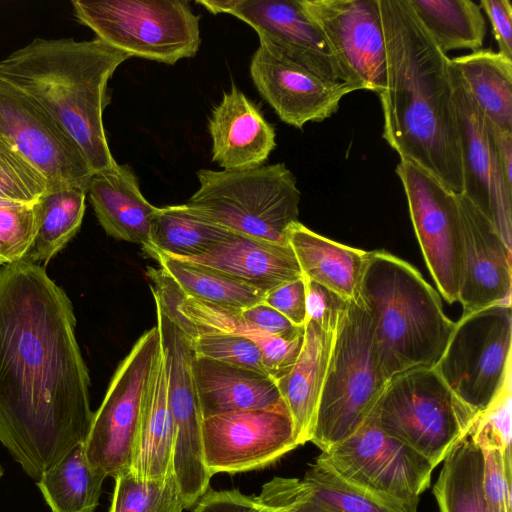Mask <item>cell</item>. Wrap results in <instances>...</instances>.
<instances>
[{
	"label": "cell",
	"mask_w": 512,
	"mask_h": 512,
	"mask_svg": "<svg viewBox=\"0 0 512 512\" xmlns=\"http://www.w3.org/2000/svg\"><path fill=\"white\" fill-rule=\"evenodd\" d=\"M239 315L246 323L272 336L293 339L304 335V326L294 325L278 311L263 302L239 310Z\"/></svg>",
	"instance_id": "46"
},
{
	"label": "cell",
	"mask_w": 512,
	"mask_h": 512,
	"mask_svg": "<svg viewBox=\"0 0 512 512\" xmlns=\"http://www.w3.org/2000/svg\"><path fill=\"white\" fill-rule=\"evenodd\" d=\"M433 494L440 512H490L483 488V455L467 434L443 460Z\"/></svg>",
	"instance_id": "32"
},
{
	"label": "cell",
	"mask_w": 512,
	"mask_h": 512,
	"mask_svg": "<svg viewBox=\"0 0 512 512\" xmlns=\"http://www.w3.org/2000/svg\"><path fill=\"white\" fill-rule=\"evenodd\" d=\"M303 279L306 289V320L314 321L328 333H336L351 300L307 277L303 276Z\"/></svg>",
	"instance_id": "43"
},
{
	"label": "cell",
	"mask_w": 512,
	"mask_h": 512,
	"mask_svg": "<svg viewBox=\"0 0 512 512\" xmlns=\"http://www.w3.org/2000/svg\"><path fill=\"white\" fill-rule=\"evenodd\" d=\"M160 268L187 296L231 310H242L263 301L265 293L227 275L182 258L150 250Z\"/></svg>",
	"instance_id": "34"
},
{
	"label": "cell",
	"mask_w": 512,
	"mask_h": 512,
	"mask_svg": "<svg viewBox=\"0 0 512 512\" xmlns=\"http://www.w3.org/2000/svg\"><path fill=\"white\" fill-rule=\"evenodd\" d=\"M109 512H183L181 491L174 474L142 480L131 472L115 478Z\"/></svg>",
	"instance_id": "37"
},
{
	"label": "cell",
	"mask_w": 512,
	"mask_h": 512,
	"mask_svg": "<svg viewBox=\"0 0 512 512\" xmlns=\"http://www.w3.org/2000/svg\"><path fill=\"white\" fill-rule=\"evenodd\" d=\"M512 376L506 378L503 386L489 403L477 413L468 435L478 447H492L503 451L511 459V417H512Z\"/></svg>",
	"instance_id": "39"
},
{
	"label": "cell",
	"mask_w": 512,
	"mask_h": 512,
	"mask_svg": "<svg viewBox=\"0 0 512 512\" xmlns=\"http://www.w3.org/2000/svg\"><path fill=\"white\" fill-rule=\"evenodd\" d=\"M2 475H3V468H2V466L0 464V479H1Z\"/></svg>",
	"instance_id": "50"
},
{
	"label": "cell",
	"mask_w": 512,
	"mask_h": 512,
	"mask_svg": "<svg viewBox=\"0 0 512 512\" xmlns=\"http://www.w3.org/2000/svg\"><path fill=\"white\" fill-rule=\"evenodd\" d=\"M487 14L499 53L512 59V5L509 0H481Z\"/></svg>",
	"instance_id": "47"
},
{
	"label": "cell",
	"mask_w": 512,
	"mask_h": 512,
	"mask_svg": "<svg viewBox=\"0 0 512 512\" xmlns=\"http://www.w3.org/2000/svg\"><path fill=\"white\" fill-rule=\"evenodd\" d=\"M374 411L383 431L409 445L434 468L468 434L477 415L433 367L392 377Z\"/></svg>",
	"instance_id": "7"
},
{
	"label": "cell",
	"mask_w": 512,
	"mask_h": 512,
	"mask_svg": "<svg viewBox=\"0 0 512 512\" xmlns=\"http://www.w3.org/2000/svg\"><path fill=\"white\" fill-rule=\"evenodd\" d=\"M511 348V305H492L463 314L433 368L463 403L479 413L512 372Z\"/></svg>",
	"instance_id": "10"
},
{
	"label": "cell",
	"mask_w": 512,
	"mask_h": 512,
	"mask_svg": "<svg viewBox=\"0 0 512 512\" xmlns=\"http://www.w3.org/2000/svg\"><path fill=\"white\" fill-rule=\"evenodd\" d=\"M130 56L98 38H36L0 60V79L29 95L75 140L92 171L118 163L103 125L108 81Z\"/></svg>",
	"instance_id": "3"
},
{
	"label": "cell",
	"mask_w": 512,
	"mask_h": 512,
	"mask_svg": "<svg viewBox=\"0 0 512 512\" xmlns=\"http://www.w3.org/2000/svg\"><path fill=\"white\" fill-rule=\"evenodd\" d=\"M298 2L351 82L380 95L387 84V64L379 0Z\"/></svg>",
	"instance_id": "16"
},
{
	"label": "cell",
	"mask_w": 512,
	"mask_h": 512,
	"mask_svg": "<svg viewBox=\"0 0 512 512\" xmlns=\"http://www.w3.org/2000/svg\"><path fill=\"white\" fill-rule=\"evenodd\" d=\"M461 144L463 191L512 249V190L506 185L488 121L449 66Z\"/></svg>",
	"instance_id": "17"
},
{
	"label": "cell",
	"mask_w": 512,
	"mask_h": 512,
	"mask_svg": "<svg viewBox=\"0 0 512 512\" xmlns=\"http://www.w3.org/2000/svg\"><path fill=\"white\" fill-rule=\"evenodd\" d=\"M75 327L69 297L42 265L0 268V442L35 481L91 428Z\"/></svg>",
	"instance_id": "1"
},
{
	"label": "cell",
	"mask_w": 512,
	"mask_h": 512,
	"mask_svg": "<svg viewBox=\"0 0 512 512\" xmlns=\"http://www.w3.org/2000/svg\"><path fill=\"white\" fill-rule=\"evenodd\" d=\"M87 194L95 215L106 232L116 240L149 244L152 221L158 207L142 195L138 179L128 165L95 172Z\"/></svg>",
	"instance_id": "24"
},
{
	"label": "cell",
	"mask_w": 512,
	"mask_h": 512,
	"mask_svg": "<svg viewBox=\"0 0 512 512\" xmlns=\"http://www.w3.org/2000/svg\"><path fill=\"white\" fill-rule=\"evenodd\" d=\"M213 14L228 13L252 27L259 40L336 83L353 84L332 54L323 34L306 16L298 0H201Z\"/></svg>",
	"instance_id": "18"
},
{
	"label": "cell",
	"mask_w": 512,
	"mask_h": 512,
	"mask_svg": "<svg viewBox=\"0 0 512 512\" xmlns=\"http://www.w3.org/2000/svg\"><path fill=\"white\" fill-rule=\"evenodd\" d=\"M301 351L292 368L275 380L291 415L298 445L312 438L335 333L306 320Z\"/></svg>",
	"instance_id": "26"
},
{
	"label": "cell",
	"mask_w": 512,
	"mask_h": 512,
	"mask_svg": "<svg viewBox=\"0 0 512 512\" xmlns=\"http://www.w3.org/2000/svg\"><path fill=\"white\" fill-rule=\"evenodd\" d=\"M86 194L82 189H58L37 201L38 230L24 259L47 264L67 245L81 227Z\"/></svg>",
	"instance_id": "36"
},
{
	"label": "cell",
	"mask_w": 512,
	"mask_h": 512,
	"mask_svg": "<svg viewBox=\"0 0 512 512\" xmlns=\"http://www.w3.org/2000/svg\"><path fill=\"white\" fill-rule=\"evenodd\" d=\"M488 125L504 181L512 190V131L500 129L489 121Z\"/></svg>",
	"instance_id": "48"
},
{
	"label": "cell",
	"mask_w": 512,
	"mask_h": 512,
	"mask_svg": "<svg viewBox=\"0 0 512 512\" xmlns=\"http://www.w3.org/2000/svg\"><path fill=\"white\" fill-rule=\"evenodd\" d=\"M182 259L216 270L265 294L302 277L289 244L236 233L199 256Z\"/></svg>",
	"instance_id": "23"
},
{
	"label": "cell",
	"mask_w": 512,
	"mask_h": 512,
	"mask_svg": "<svg viewBox=\"0 0 512 512\" xmlns=\"http://www.w3.org/2000/svg\"><path fill=\"white\" fill-rule=\"evenodd\" d=\"M161 350L156 324L137 339L119 363L94 412L85 452L90 466L105 477L115 478L131 470L145 396Z\"/></svg>",
	"instance_id": "9"
},
{
	"label": "cell",
	"mask_w": 512,
	"mask_h": 512,
	"mask_svg": "<svg viewBox=\"0 0 512 512\" xmlns=\"http://www.w3.org/2000/svg\"><path fill=\"white\" fill-rule=\"evenodd\" d=\"M190 343L194 356L268 374L259 348L246 337L206 331L197 333Z\"/></svg>",
	"instance_id": "40"
},
{
	"label": "cell",
	"mask_w": 512,
	"mask_h": 512,
	"mask_svg": "<svg viewBox=\"0 0 512 512\" xmlns=\"http://www.w3.org/2000/svg\"><path fill=\"white\" fill-rule=\"evenodd\" d=\"M147 276L154 283L151 286L154 300L165 313L179 312L188 319L193 325L194 337L199 332L214 331L248 338L259 348L264 367L274 380L284 376L297 360L304 335L286 339L266 334L243 321L239 310L226 309L185 295L161 268L148 267Z\"/></svg>",
	"instance_id": "21"
},
{
	"label": "cell",
	"mask_w": 512,
	"mask_h": 512,
	"mask_svg": "<svg viewBox=\"0 0 512 512\" xmlns=\"http://www.w3.org/2000/svg\"><path fill=\"white\" fill-rule=\"evenodd\" d=\"M302 275L347 300L359 296V288L369 252L328 239L299 221L288 230Z\"/></svg>",
	"instance_id": "27"
},
{
	"label": "cell",
	"mask_w": 512,
	"mask_h": 512,
	"mask_svg": "<svg viewBox=\"0 0 512 512\" xmlns=\"http://www.w3.org/2000/svg\"><path fill=\"white\" fill-rule=\"evenodd\" d=\"M174 437V425L167 397L166 368L161 350L146 392L130 472L142 480L164 479L172 475Z\"/></svg>",
	"instance_id": "28"
},
{
	"label": "cell",
	"mask_w": 512,
	"mask_h": 512,
	"mask_svg": "<svg viewBox=\"0 0 512 512\" xmlns=\"http://www.w3.org/2000/svg\"><path fill=\"white\" fill-rule=\"evenodd\" d=\"M192 373L203 419L229 412L262 409L282 401L268 374L194 356Z\"/></svg>",
	"instance_id": "25"
},
{
	"label": "cell",
	"mask_w": 512,
	"mask_h": 512,
	"mask_svg": "<svg viewBox=\"0 0 512 512\" xmlns=\"http://www.w3.org/2000/svg\"><path fill=\"white\" fill-rule=\"evenodd\" d=\"M320 455L349 484L397 501L419 500L434 470L424 456L381 429L374 409L355 433Z\"/></svg>",
	"instance_id": "11"
},
{
	"label": "cell",
	"mask_w": 512,
	"mask_h": 512,
	"mask_svg": "<svg viewBox=\"0 0 512 512\" xmlns=\"http://www.w3.org/2000/svg\"><path fill=\"white\" fill-rule=\"evenodd\" d=\"M204 461L210 474L264 468L298 447L289 410L275 406L203 419Z\"/></svg>",
	"instance_id": "15"
},
{
	"label": "cell",
	"mask_w": 512,
	"mask_h": 512,
	"mask_svg": "<svg viewBox=\"0 0 512 512\" xmlns=\"http://www.w3.org/2000/svg\"><path fill=\"white\" fill-rule=\"evenodd\" d=\"M233 234L203 218L187 204L165 206L157 210L151 224L149 244L143 251L191 258L207 252Z\"/></svg>",
	"instance_id": "31"
},
{
	"label": "cell",
	"mask_w": 512,
	"mask_h": 512,
	"mask_svg": "<svg viewBox=\"0 0 512 512\" xmlns=\"http://www.w3.org/2000/svg\"><path fill=\"white\" fill-rule=\"evenodd\" d=\"M192 512H290L286 508L262 503L256 496L243 494L238 489L213 490L208 488L194 505Z\"/></svg>",
	"instance_id": "44"
},
{
	"label": "cell",
	"mask_w": 512,
	"mask_h": 512,
	"mask_svg": "<svg viewBox=\"0 0 512 512\" xmlns=\"http://www.w3.org/2000/svg\"><path fill=\"white\" fill-rule=\"evenodd\" d=\"M77 20L130 57L173 65L201 44L199 16L180 0H73Z\"/></svg>",
	"instance_id": "8"
},
{
	"label": "cell",
	"mask_w": 512,
	"mask_h": 512,
	"mask_svg": "<svg viewBox=\"0 0 512 512\" xmlns=\"http://www.w3.org/2000/svg\"><path fill=\"white\" fill-rule=\"evenodd\" d=\"M485 118L496 127L512 131V59L480 49L449 59Z\"/></svg>",
	"instance_id": "29"
},
{
	"label": "cell",
	"mask_w": 512,
	"mask_h": 512,
	"mask_svg": "<svg viewBox=\"0 0 512 512\" xmlns=\"http://www.w3.org/2000/svg\"><path fill=\"white\" fill-rule=\"evenodd\" d=\"M212 161L223 170L263 165L276 147V134L259 108L236 86L225 92L208 121Z\"/></svg>",
	"instance_id": "22"
},
{
	"label": "cell",
	"mask_w": 512,
	"mask_h": 512,
	"mask_svg": "<svg viewBox=\"0 0 512 512\" xmlns=\"http://www.w3.org/2000/svg\"><path fill=\"white\" fill-rule=\"evenodd\" d=\"M359 297L370 315L379 365L388 381L437 363L455 323L414 266L387 251H370Z\"/></svg>",
	"instance_id": "4"
},
{
	"label": "cell",
	"mask_w": 512,
	"mask_h": 512,
	"mask_svg": "<svg viewBox=\"0 0 512 512\" xmlns=\"http://www.w3.org/2000/svg\"><path fill=\"white\" fill-rule=\"evenodd\" d=\"M387 84L378 95L383 138L399 155L456 194L463 191L461 144L449 59L407 0H379Z\"/></svg>",
	"instance_id": "2"
},
{
	"label": "cell",
	"mask_w": 512,
	"mask_h": 512,
	"mask_svg": "<svg viewBox=\"0 0 512 512\" xmlns=\"http://www.w3.org/2000/svg\"><path fill=\"white\" fill-rule=\"evenodd\" d=\"M5 264H7V261H6V259L0 253V266L1 265H5Z\"/></svg>",
	"instance_id": "49"
},
{
	"label": "cell",
	"mask_w": 512,
	"mask_h": 512,
	"mask_svg": "<svg viewBox=\"0 0 512 512\" xmlns=\"http://www.w3.org/2000/svg\"><path fill=\"white\" fill-rule=\"evenodd\" d=\"M250 75L279 118L298 129L329 118L345 95L358 90L319 76L264 40L251 57Z\"/></svg>",
	"instance_id": "19"
},
{
	"label": "cell",
	"mask_w": 512,
	"mask_h": 512,
	"mask_svg": "<svg viewBox=\"0 0 512 512\" xmlns=\"http://www.w3.org/2000/svg\"><path fill=\"white\" fill-rule=\"evenodd\" d=\"M463 233L458 302L465 312L511 305V252L492 222L457 194Z\"/></svg>",
	"instance_id": "20"
},
{
	"label": "cell",
	"mask_w": 512,
	"mask_h": 512,
	"mask_svg": "<svg viewBox=\"0 0 512 512\" xmlns=\"http://www.w3.org/2000/svg\"><path fill=\"white\" fill-rule=\"evenodd\" d=\"M0 139L43 175L48 191H87L94 172L75 140L29 95L2 79Z\"/></svg>",
	"instance_id": "13"
},
{
	"label": "cell",
	"mask_w": 512,
	"mask_h": 512,
	"mask_svg": "<svg viewBox=\"0 0 512 512\" xmlns=\"http://www.w3.org/2000/svg\"><path fill=\"white\" fill-rule=\"evenodd\" d=\"M167 376V397L174 425L173 474L185 509L193 507L212 477L204 461L202 422L192 373L190 340L154 300Z\"/></svg>",
	"instance_id": "12"
},
{
	"label": "cell",
	"mask_w": 512,
	"mask_h": 512,
	"mask_svg": "<svg viewBox=\"0 0 512 512\" xmlns=\"http://www.w3.org/2000/svg\"><path fill=\"white\" fill-rule=\"evenodd\" d=\"M442 53L480 50L486 35L481 7L470 0H407Z\"/></svg>",
	"instance_id": "33"
},
{
	"label": "cell",
	"mask_w": 512,
	"mask_h": 512,
	"mask_svg": "<svg viewBox=\"0 0 512 512\" xmlns=\"http://www.w3.org/2000/svg\"><path fill=\"white\" fill-rule=\"evenodd\" d=\"M296 326H304L306 316V289L303 276L267 292L262 301Z\"/></svg>",
	"instance_id": "45"
},
{
	"label": "cell",
	"mask_w": 512,
	"mask_h": 512,
	"mask_svg": "<svg viewBox=\"0 0 512 512\" xmlns=\"http://www.w3.org/2000/svg\"><path fill=\"white\" fill-rule=\"evenodd\" d=\"M395 172L437 289L448 303L458 302L463 233L457 194L410 161L400 159Z\"/></svg>",
	"instance_id": "14"
},
{
	"label": "cell",
	"mask_w": 512,
	"mask_h": 512,
	"mask_svg": "<svg viewBox=\"0 0 512 512\" xmlns=\"http://www.w3.org/2000/svg\"><path fill=\"white\" fill-rule=\"evenodd\" d=\"M38 230V207L14 203L0 207V253L7 264L21 261L29 251Z\"/></svg>",
	"instance_id": "41"
},
{
	"label": "cell",
	"mask_w": 512,
	"mask_h": 512,
	"mask_svg": "<svg viewBox=\"0 0 512 512\" xmlns=\"http://www.w3.org/2000/svg\"><path fill=\"white\" fill-rule=\"evenodd\" d=\"M199 189L186 203L193 211L232 232L288 244L298 222L300 191L284 163L241 170L197 171Z\"/></svg>",
	"instance_id": "5"
},
{
	"label": "cell",
	"mask_w": 512,
	"mask_h": 512,
	"mask_svg": "<svg viewBox=\"0 0 512 512\" xmlns=\"http://www.w3.org/2000/svg\"><path fill=\"white\" fill-rule=\"evenodd\" d=\"M388 382L379 365L370 315L358 296L350 301L334 336L310 442L325 451L355 433Z\"/></svg>",
	"instance_id": "6"
},
{
	"label": "cell",
	"mask_w": 512,
	"mask_h": 512,
	"mask_svg": "<svg viewBox=\"0 0 512 512\" xmlns=\"http://www.w3.org/2000/svg\"><path fill=\"white\" fill-rule=\"evenodd\" d=\"M304 501L294 512H417L418 501H397L374 495L343 480L321 455L306 471Z\"/></svg>",
	"instance_id": "30"
},
{
	"label": "cell",
	"mask_w": 512,
	"mask_h": 512,
	"mask_svg": "<svg viewBox=\"0 0 512 512\" xmlns=\"http://www.w3.org/2000/svg\"><path fill=\"white\" fill-rule=\"evenodd\" d=\"M483 455V488L490 512H512V460L505 459L497 448H481Z\"/></svg>",
	"instance_id": "42"
},
{
	"label": "cell",
	"mask_w": 512,
	"mask_h": 512,
	"mask_svg": "<svg viewBox=\"0 0 512 512\" xmlns=\"http://www.w3.org/2000/svg\"><path fill=\"white\" fill-rule=\"evenodd\" d=\"M106 477L89 464L85 444L73 447L36 485L51 512H94Z\"/></svg>",
	"instance_id": "35"
},
{
	"label": "cell",
	"mask_w": 512,
	"mask_h": 512,
	"mask_svg": "<svg viewBox=\"0 0 512 512\" xmlns=\"http://www.w3.org/2000/svg\"><path fill=\"white\" fill-rule=\"evenodd\" d=\"M49 190L43 175L0 139V199L33 204Z\"/></svg>",
	"instance_id": "38"
}]
</instances>
